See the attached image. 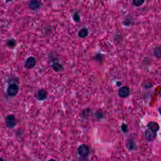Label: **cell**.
I'll return each mask as SVG.
<instances>
[{
    "label": "cell",
    "instance_id": "9c48e42d",
    "mask_svg": "<svg viewBox=\"0 0 161 161\" xmlns=\"http://www.w3.org/2000/svg\"><path fill=\"white\" fill-rule=\"evenodd\" d=\"M148 129L156 133H157L160 129L159 124L154 121H150L148 124Z\"/></svg>",
    "mask_w": 161,
    "mask_h": 161
},
{
    "label": "cell",
    "instance_id": "3957f363",
    "mask_svg": "<svg viewBox=\"0 0 161 161\" xmlns=\"http://www.w3.org/2000/svg\"><path fill=\"white\" fill-rule=\"evenodd\" d=\"M19 87L16 83H12L9 85L7 89V93L10 97L17 96L19 92Z\"/></svg>",
    "mask_w": 161,
    "mask_h": 161
},
{
    "label": "cell",
    "instance_id": "9a60e30c",
    "mask_svg": "<svg viewBox=\"0 0 161 161\" xmlns=\"http://www.w3.org/2000/svg\"><path fill=\"white\" fill-rule=\"evenodd\" d=\"M7 45L9 47H14L16 45V42L15 40H13V39H10V40H8L7 41Z\"/></svg>",
    "mask_w": 161,
    "mask_h": 161
},
{
    "label": "cell",
    "instance_id": "ffe728a7",
    "mask_svg": "<svg viewBox=\"0 0 161 161\" xmlns=\"http://www.w3.org/2000/svg\"><path fill=\"white\" fill-rule=\"evenodd\" d=\"M121 82H117L116 83V85L117 86H118V87H119V86H121Z\"/></svg>",
    "mask_w": 161,
    "mask_h": 161
},
{
    "label": "cell",
    "instance_id": "ba28073f",
    "mask_svg": "<svg viewBox=\"0 0 161 161\" xmlns=\"http://www.w3.org/2000/svg\"><path fill=\"white\" fill-rule=\"evenodd\" d=\"M28 5L31 10H37L42 6L41 1L40 0H31Z\"/></svg>",
    "mask_w": 161,
    "mask_h": 161
},
{
    "label": "cell",
    "instance_id": "e0dca14e",
    "mask_svg": "<svg viewBox=\"0 0 161 161\" xmlns=\"http://www.w3.org/2000/svg\"><path fill=\"white\" fill-rule=\"evenodd\" d=\"M128 129V126L125 124H123L121 125V129L123 133H125L127 130Z\"/></svg>",
    "mask_w": 161,
    "mask_h": 161
},
{
    "label": "cell",
    "instance_id": "7c38bea8",
    "mask_svg": "<svg viewBox=\"0 0 161 161\" xmlns=\"http://www.w3.org/2000/svg\"><path fill=\"white\" fill-rule=\"evenodd\" d=\"M126 147L129 150H133L136 149V146L134 141L131 139H130L128 140L126 143Z\"/></svg>",
    "mask_w": 161,
    "mask_h": 161
},
{
    "label": "cell",
    "instance_id": "30bf717a",
    "mask_svg": "<svg viewBox=\"0 0 161 161\" xmlns=\"http://www.w3.org/2000/svg\"><path fill=\"white\" fill-rule=\"evenodd\" d=\"M89 34V30L87 28H81L78 32V36L81 38H84Z\"/></svg>",
    "mask_w": 161,
    "mask_h": 161
},
{
    "label": "cell",
    "instance_id": "8fae6325",
    "mask_svg": "<svg viewBox=\"0 0 161 161\" xmlns=\"http://www.w3.org/2000/svg\"><path fill=\"white\" fill-rule=\"evenodd\" d=\"M72 19L76 23H79L81 21L80 18V12L79 11H76L74 12L72 14Z\"/></svg>",
    "mask_w": 161,
    "mask_h": 161
},
{
    "label": "cell",
    "instance_id": "7402d4cb",
    "mask_svg": "<svg viewBox=\"0 0 161 161\" xmlns=\"http://www.w3.org/2000/svg\"><path fill=\"white\" fill-rule=\"evenodd\" d=\"M0 161H5V160L2 158L0 157Z\"/></svg>",
    "mask_w": 161,
    "mask_h": 161
},
{
    "label": "cell",
    "instance_id": "6da1fadb",
    "mask_svg": "<svg viewBox=\"0 0 161 161\" xmlns=\"http://www.w3.org/2000/svg\"><path fill=\"white\" fill-rule=\"evenodd\" d=\"M4 123L7 128L12 129L16 126L18 121L14 115H9L5 118Z\"/></svg>",
    "mask_w": 161,
    "mask_h": 161
},
{
    "label": "cell",
    "instance_id": "5b68a950",
    "mask_svg": "<svg viewBox=\"0 0 161 161\" xmlns=\"http://www.w3.org/2000/svg\"><path fill=\"white\" fill-rule=\"evenodd\" d=\"M36 64L37 60L36 58L32 56L29 57L25 62V67L27 69H31L36 66Z\"/></svg>",
    "mask_w": 161,
    "mask_h": 161
},
{
    "label": "cell",
    "instance_id": "44dd1931",
    "mask_svg": "<svg viewBox=\"0 0 161 161\" xmlns=\"http://www.w3.org/2000/svg\"><path fill=\"white\" fill-rule=\"evenodd\" d=\"M48 161H57L56 160H55L54 159H51L50 160H48Z\"/></svg>",
    "mask_w": 161,
    "mask_h": 161
},
{
    "label": "cell",
    "instance_id": "2e32d148",
    "mask_svg": "<svg viewBox=\"0 0 161 161\" xmlns=\"http://www.w3.org/2000/svg\"><path fill=\"white\" fill-rule=\"evenodd\" d=\"M154 54H155L156 57H158L159 59L161 57V50H160V47L157 48V49L155 50Z\"/></svg>",
    "mask_w": 161,
    "mask_h": 161
},
{
    "label": "cell",
    "instance_id": "ac0fdd59",
    "mask_svg": "<svg viewBox=\"0 0 161 161\" xmlns=\"http://www.w3.org/2000/svg\"><path fill=\"white\" fill-rule=\"evenodd\" d=\"M95 116L97 118H101L103 117V114L100 112H97L95 114Z\"/></svg>",
    "mask_w": 161,
    "mask_h": 161
},
{
    "label": "cell",
    "instance_id": "d6986e66",
    "mask_svg": "<svg viewBox=\"0 0 161 161\" xmlns=\"http://www.w3.org/2000/svg\"><path fill=\"white\" fill-rule=\"evenodd\" d=\"M94 59L96 60L101 61V60H102V57L100 55H97L96 56L94 57Z\"/></svg>",
    "mask_w": 161,
    "mask_h": 161
},
{
    "label": "cell",
    "instance_id": "8992f818",
    "mask_svg": "<svg viewBox=\"0 0 161 161\" xmlns=\"http://www.w3.org/2000/svg\"><path fill=\"white\" fill-rule=\"evenodd\" d=\"M130 94V89L127 86H123L118 91V95L121 98L128 97Z\"/></svg>",
    "mask_w": 161,
    "mask_h": 161
},
{
    "label": "cell",
    "instance_id": "277c9868",
    "mask_svg": "<svg viewBox=\"0 0 161 161\" xmlns=\"http://www.w3.org/2000/svg\"><path fill=\"white\" fill-rule=\"evenodd\" d=\"M145 137L147 141L152 142L157 138V133L154 132L148 128V129L146 130L145 133Z\"/></svg>",
    "mask_w": 161,
    "mask_h": 161
},
{
    "label": "cell",
    "instance_id": "4fadbf2b",
    "mask_svg": "<svg viewBox=\"0 0 161 161\" xmlns=\"http://www.w3.org/2000/svg\"><path fill=\"white\" fill-rule=\"evenodd\" d=\"M52 69L56 72H59L64 70V66L59 63H55L52 65Z\"/></svg>",
    "mask_w": 161,
    "mask_h": 161
},
{
    "label": "cell",
    "instance_id": "7a4b0ae2",
    "mask_svg": "<svg viewBox=\"0 0 161 161\" xmlns=\"http://www.w3.org/2000/svg\"><path fill=\"white\" fill-rule=\"evenodd\" d=\"M89 152H90V148L89 147L85 144L80 145L78 148V154L81 157L84 158L88 157L89 156Z\"/></svg>",
    "mask_w": 161,
    "mask_h": 161
},
{
    "label": "cell",
    "instance_id": "5bb4252c",
    "mask_svg": "<svg viewBox=\"0 0 161 161\" xmlns=\"http://www.w3.org/2000/svg\"><path fill=\"white\" fill-rule=\"evenodd\" d=\"M146 0H132V4L135 7H140L142 5Z\"/></svg>",
    "mask_w": 161,
    "mask_h": 161
},
{
    "label": "cell",
    "instance_id": "603a6c76",
    "mask_svg": "<svg viewBox=\"0 0 161 161\" xmlns=\"http://www.w3.org/2000/svg\"><path fill=\"white\" fill-rule=\"evenodd\" d=\"M7 1H11V0H6Z\"/></svg>",
    "mask_w": 161,
    "mask_h": 161
},
{
    "label": "cell",
    "instance_id": "52a82bcc",
    "mask_svg": "<svg viewBox=\"0 0 161 161\" xmlns=\"http://www.w3.org/2000/svg\"><path fill=\"white\" fill-rule=\"evenodd\" d=\"M47 92L45 89H40L37 92V94H36V98L39 101H45V99H46L47 98Z\"/></svg>",
    "mask_w": 161,
    "mask_h": 161
}]
</instances>
